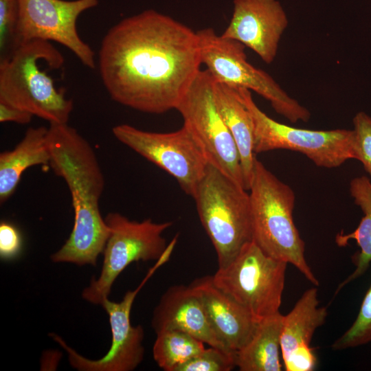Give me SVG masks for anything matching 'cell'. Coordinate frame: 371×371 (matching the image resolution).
Returning a JSON list of instances; mask_svg holds the SVG:
<instances>
[{"mask_svg":"<svg viewBox=\"0 0 371 371\" xmlns=\"http://www.w3.org/2000/svg\"><path fill=\"white\" fill-rule=\"evenodd\" d=\"M201 65L196 32L152 9L113 25L99 51L100 75L111 98L151 114L176 109Z\"/></svg>","mask_w":371,"mask_h":371,"instance_id":"6da1fadb","label":"cell"},{"mask_svg":"<svg viewBox=\"0 0 371 371\" xmlns=\"http://www.w3.org/2000/svg\"><path fill=\"white\" fill-rule=\"evenodd\" d=\"M49 166L63 178L71 193L74 210L71 232L64 245L51 256L54 262L95 266L103 253L109 229L99 208L104 177L90 144L68 124L48 128Z\"/></svg>","mask_w":371,"mask_h":371,"instance_id":"7a4b0ae2","label":"cell"},{"mask_svg":"<svg viewBox=\"0 0 371 371\" xmlns=\"http://www.w3.org/2000/svg\"><path fill=\"white\" fill-rule=\"evenodd\" d=\"M65 63L52 42L33 40L21 44L0 62V102L27 111L52 124H67L74 108L63 89L48 73Z\"/></svg>","mask_w":371,"mask_h":371,"instance_id":"3957f363","label":"cell"},{"mask_svg":"<svg viewBox=\"0 0 371 371\" xmlns=\"http://www.w3.org/2000/svg\"><path fill=\"white\" fill-rule=\"evenodd\" d=\"M248 191L252 240L266 254L293 265L315 286H319L306 260L304 242L293 221V189L256 158Z\"/></svg>","mask_w":371,"mask_h":371,"instance_id":"277c9868","label":"cell"},{"mask_svg":"<svg viewBox=\"0 0 371 371\" xmlns=\"http://www.w3.org/2000/svg\"><path fill=\"white\" fill-rule=\"evenodd\" d=\"M247 191L209 163L192 196L216 251L218 267L227 265L252 241Z\"/></svg>","mask_w":371,"mask_h":371,"instance_id":"5b68a950","label":"cell"},{"mask_svg":"<svg viewBox=\"0 0 371 371\" xmlns=\"http://www.w3.org/2000/svg\"><path fill=\"white\" fill-rule=\"evenodd\" d=\"M196 34L201 65L216 82L256 92L291 123L310 120L308 109L288 95L268 73L248 62L245 45L217 34L212 27L199 30Z\"/></svg>","mask_w":371,"mask_h":371,"instance_id":"8992f818","label":"cell"},{"mask_svg":"<svg viewBox=\"0 0 371 371\" xmlns=\"http://www.w3.org/2000/svg\"><path fill=\"white\" fill-rule=\"evenodd\" d=\"M248 109L254 124V151L286 149L304 154L317 166L334 168L356 159L353 129L326 131L298 128L280 123L255 103L251 91L234 87Z\"/></svg>","mask_w":371,"mask_h":371,"instance_id":"52a82bcc","label":"cell"},{"mask_svg":"<svg viewBox=\"0 0 371 371\" xmlns=\"http://www.w3.org/2000/svg\"><path fill=\"white\" fill-rule=\"evenodd\" d=\"M287 265L252 240L227 265L218 267L212 280L260 321L280 312Z\"/></svg>","mask_w":371,"mask_h":371,"instance_id":"ba28073f","label":"cell"},{"mask_svg":"<svg viewBox=\"0 0 371 371\" xmlns=\"http://www.w3.org/2000/svg\"><path fill=\"white\" fill-rule=\"evenodd\" d=\"M109 235L103 251L100 276L92 278L82 296L87 302L101 304L109 297L119 275L132 262L158 260L167 248L163 233L172 226L170 221L155 223L150 218L132 221L118 212L104 217Z\"/></svg>","mask_w":371,"mask_h":371,"instance_id":"9c48e42d","label":"cell"},{"mask_svg":"<svg viewBox=\"0 0 371 371\" xmlns=\"http://www.w3.org/2000/svg\"><path fill=\"white\" fill-rule=\"evenodd\" d=\"M214 82L207 69H201L176 110L183 117V125L204 150L209 163L246 190L237 146L215 102Z\"/></svg>","mask_w":371,"mask_h":371,"instance_id":"30bf717a","label":"cell"},{"mask_svg":"<svg viewBox=\"0 0 371 371\" xmlns=\"http://www.w3.org/2000/svg\"><path fill=\"white\" fill-rule=\"evenodd\" d=\"M112 133L119 142L173 177L182 190L192 196L209 161L186 126L157 133L122 124L115 126Z\"/></svg>","mask_w":371,"mask_h":371,"instance_id":"8fae6325","label":"cell"},{"mask_svg":"<svg viewBox=\"0 0 371 371\" xmlns=\"http://www.w3.org/2000/svg\"><path fill=\"white\" fill-rule=\"evenodd\" d=\"M100 0H18V47L33 40L58 43L89 69L95 67L94 52L79 36L78 16Z\"/></svg>","mask_w":371,"mask_h":371,"instance_id":"7c38bea8","label":"cell"},{"mask_svg":"<svg viewBox=\"0 0 371 371\" xmlns=\"http://www.w3.org/2000/svg\"><path fill=\"white\" fill-rule=\"evenodd\" d=\"M150 276H146L135 290L128 291L120 302L105 298L101 306L109 316L111 332V344L107 352L93 360L77 352L59 336L52 337L67 352L70 365L80 371H132L143 361L144 347V328L141 325L133 326L131 322V311L133 302Z\"/></svg>","mask_w":371,"mask_h":371,"instance_id":"4fadbf2b","label":"cell"},{"mask_svg":"<svg viewBox=\"0 0 371 371\" xmlns=\"http://www.w3.org/2000/svg\"><path fill=\"white\" fill-rule=\"evenodd\" d=\"M231 20L221 34L253 50L266 64L275 60L289 23L278 0H234Z\"/></svg>","mask_w":371,"mask_h":371,"instance_id":"5bb4252c","label":"cell"},{"mask_svg":"<svg viewBox=\"0 0 371 371\" xmlns=\"http://www.w3.org/2000/svg\"><path fill=\"white\" fill-rule=\"evenodd\" d=\"M317 289H307L292 310L283 315L280 336L282 358L286 371H312L317 363L310 344L315 330L322 326L328 315L319 306Z\"/></svg>","mask_w":371,"mask_h":371,"instance_id":"9a60e30c","label":"cell"},{"mask_svg":"<svg viewBox=\"0 0 371 371\" xmlns=\"http://www.w3.org/2000/svg\"><path fill=\"white\" fill-rule=\"evenodd\" d=\"M200 300L208 322L218 339L229 351L244 346L259 321L243 306L214 285L212 276H205L190 284Z\"/></svg>","mask_w":371,"mask_h":371,"instance_id":"2e32d148","label":"cell"},{"mask_svg":"<svg viewBox=\"0 0 371 371\" xmlns=\"http://www.w3.org/2000/svg\"><path fill=\"white\" fill-rule=\"evenodd\" d=\"M151 325L155 333L166 330H181L209 346L233 352L216 337L200 300L190 285H173L164 292L154 309Z\"/></svg>","mask_w":371,"mask_h":371,"instance_id":"e0dca14e","label":"cell"},{"mask_svg":"<svg viewBox=\"0 0 371 371\" xmlns=\"http://www.w3.org/2000/svg\"><path fill=\"white\" fill-rule=\"evenodd\" d=\"M48 128L30 127L11 150L0 154V203H5L14 194L23 173L37 165H49Z\"/></svg>","mask_w":371,"mask_h":371,"instance_id":"ac0fdd59","label":"cell"},{"mask_svg":"<svg viewBox=\"0 0 371 371\" xmlns=\"http://www.w3.org/2000/svg\"><path fill=\"white\" fill-rule=\"evenodd\" d=\"M214 91L217 108L237 146L245 188L248 190L256 158L254 151L252 118L236 88L215 81Z\"/></svg>","mask_w":371,"mask_h":371,"instance_id":"d6986e66","label":"cell"},{"mask_svg":"<svg viewBox=\"0 0 371 371\" xmlns=\"http://www.w3.org/2000/svg\"><path fill=\"white\" fill-rule=\"evenodd\" d=\"M283 315L279 312L258 322L247 343L236 352L240 371H281L280 336Z\"/></svg>","mask_w":371,"mask_h":371,"instance_id":"ffe728a7","label":"cell"},{"mask_svg":"<svg viewBox=\"0 0 371 371\" xmlns=\"http://www.w3.org/2000/svg\"><path fill=\"white\" fill-rule=\"evenodd\" d=\"M349 190L355 203L363 213L358 227L351 233H339L335 242L339 247H345L354 240L360 250L352 256L354 271L337 287L335 294L348 283L361 276L371 262V181L366 176L357 177L350 183Z\"/></svg>","mask_w":371,"mask_h":371,"instance_id":"44dd1931","label":"cell"},{"mask_svg":"<svg viewBox=\"0 0 371 371\" xmlns=\"http://www.w3.org/2000/svg\"><path fill=\"white\" fill-rule=\"evenodd\" d=\"M205 348L203 341L187 333L166 330L156 333L153 356L158 366L164 371H176Z\"/></svg>","mask_w":371,"mask_h":371,"instance_id":"7402d4cb","label":"cell"},{"mask_svg":"<svg viewBox=\"0 0 371 371\" xmlns=\"http://www.w3.org/2000/svg\"><path fill=\"white\" fill-rule=\"evenodd\" d=\"M371 342V285L350 327L331 345L335 350L358 347Z\"/></svg>","mask_w":371,"mask_h":371,"instance_id":"603a6c76","label":"cell"},{"mask_svg":"<svg viewBox=\"0 0 371 371\" xmlns=\"http://www.w3.org/2000/svg\"><path fill=\"white\" fill-rule=\"evenodd\" d=\"M18 0H0V62L9 58L18 48Z\"/></svg>","mask_w":371,"mask_h":371,"instance_id":"cb8c5ba5","label":"cell"},{"mask_svg":"<svg viewBox=\"0 0 371 371\" xmlns=\"http://www.w3.org/2000/svg\"><path fill=\"white\" fill-rule=\"evenodd\" d=\"M236 353L210 346L176 371H231L236 368Z\"/></svg>","mask_w":371,"mask_h":371,"instance_id":"d4e9b609","label":"cell"},{"mask_svg":"<svg viewBox=\"0 0 371 371\" xmlns=\"http://www.w3.org/2000/svg\"><path fill=\"white\" fill-rule=\"evenodd\" d=\"M356 159L363 164L371 178V116L363 111L353 117Z\"/></svg>","mask_w":371,"mask_h":371,"instance_id":"484cf974","label":"cell"},{"mask_svg":"<svg viewBox=\"0 0 371 371\" xmlns=\"http://www.w3.org/2000/svg\"><path fill=\"white\" fill-rule=\"evenodd\" d=\"M22 247L21 236L13 225L3 221L0 224V256L3 260L17 257Z\"/></svg>","mask_w":371,"mask_h":371,"instance_id":"4316f807","label":"cell"},{"mask_svg":"<svg viewBox=\"0 0 371 371\" xmlns=\"http://www.w3.org/2000/svg\"><path fill=\"white\" fill-rule=\"evenodd\" d=\"M30 113L0 102V122H15L19 124L30 123L33 117Z\"/></svg>","mask_w":371,"mask_h":371,"instance_id":"83f0119b","label":"cell"}]
</instances>
